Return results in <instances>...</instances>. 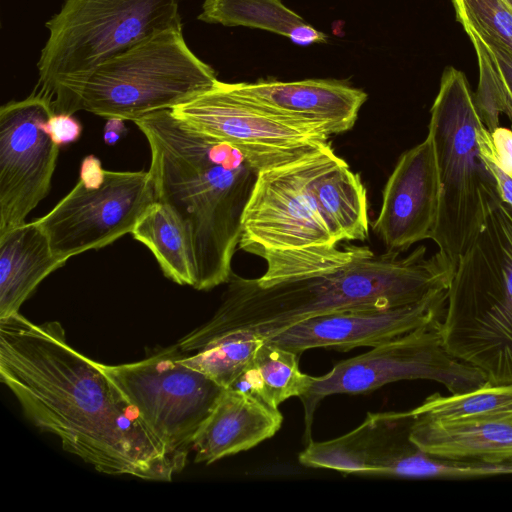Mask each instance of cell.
<instances>
[{
	"instance_id": "6da1fadb",
	"label": "cell",
	"mask_w": 512,
	"mask_h": 512,
	"mask_svg": "<svg viewBox=\"0 0 512 512\" xmlns=\"http://www.w3.org/2000/svg\"><path fill=\"white\" fill-rule=\"evenodd\" d=\"M0 379L33 424L98 472L171 481L177 469L99 362L70 346L57 321L0 319Z\"/></svg>"
},
{
	"instance_id": "7a4b0ae2",
	"label": "cell",
	"mask_w": 512,
	"mask_h": 512,
	"mask_svg": "<svg viewBox=\"0 0 512 512\" xmlns=\"http://www.w3.org/2000/svg\"><path fill=\"white\" fill-rule=\"evenodd\" d=\"M454 268L425 246L408 255L368 246L344 265L300 278L260 285L231 273L213 316L177 342L192 354L211 340L235 331L265 339L303 320L347 309L389 308L417 302L449 288Z\"/></svg>"
},
{
	"instance_id": "3957f363",
	"label": "cell",
	"mask_w": 512,
	"mask_h": 512,
	"mask_svg": "<svg viewBox=\"0 0 512 512\" xmlns=\"http://www.w3.org/2000/svg\"><path fill=\"white\" fill-rule=\"evenodd\" d=\"M134 123L150 147L148 171L156 201L174 213L186 233L193 288L227 283L258 167L239 148L196 131L171 109Z\"/></svg>"
},
{
	"instance_id": "277c9868",
	"label": "cell",
	"mask_w": 512,
	"mask_h": 512,
	"mask_svg": "<svg viewBox=\"0 0 512 512\" xmlns=\"http://www.w3.org/2000/svg\"><path fill=\"white\" fill-rule=\"evenodd\" d=\"M443 343L492 385H512V205L501 200L460 258L440 323Z\"/></svg>"
},
{
	"instance_id": "5b68a950",
	"label": "cell",
	"mask_w": 512,
	"mask_h": 512,
	"mask_svg": "<svg viewBox=\"0 0 512 512\" xmlns=\"http://www.w3.org/2000/svg\"><path fill=\"white\" fill-rule=\"evenodd\" d=\"M214 69L187 45L183 28L158 32L108 59L79 82L55 93L54 113L83 110L135 121L172 109L212 88Z\"/></svg>"
},
{
	"instance_id": "8992f818",
	"label": "cell",
	"mask_w": 512,
	"mask_h": 512,
	"mask_svg": "<svg viewBox=\"0 0 512 512\" xmlns=\"http://www.w3.org/2000/svg\"><path fill=\"white\" fill-rule=\"evenodd\" d=\"M482 125L465 74L447 66L428 125L441 184L439 214L431 239L454 270L490 210L502 200L477 142V130Z\"/></svg>"
},
{
	"instance_id": "52a82bcc",
	"label": "cell",
	"mask_w": 512,
	"mask_h": 512,
	"mask_svg": "<svg viewBox=\"0 0 512 512\" xmlns=\"http://www.w3.org/2000/svg\"><path fill=\"white\" fill-rule=\"evenodd\" d=\"M45 26L34 89L50 99L144 39L183 28L177 0H64Z\"/></svg>"
},
{
	"instance_id": "ba28073f",
	"label": "cell",
	"mask_w": 512,
	"mask_h": 512,
	"mask_svg": "<svg viewBox=\"0 0 512 512\" xmlns=\"http://www.w3.org/2000/svg\"><path fill=\"white\" fill-rule=\"evenodd\" d=\"M186 354L176 343L136 362L99 363L165 445L177 472L184 468L198 429L224 390L185 365Z\"/></svg>"
},
{
	"instance_id": "9c48e42d",
	"label": "cell",
	"mask_w": 512,
	"mask_h": 512,
	"mask_svg": "<svg viewBox=\"0 0 512 512\" xmlns=\"http://www.w3.org/2000/svg\"><path fill=\"white\" fill-rule=\"evenodd\" d=\"M440 323L438 319L420 326L337 363L322 376H312L310 388L300 397L305 413V438L311 441L313 414L319 402L329 395L368 393L400 380L435 381L450 394L485 384L487 380L479 370L447 351Z\"/></svg>"
},
{
	"instance_id": "30bf717a",
	"label": "cell",
	"mask_w": 512,
	"mask_h": 512,
	"mask_svg": "<svg viewBox=\"0 0 512 512\" xmlns=\"http://www.w3.org/2000/svg\"><path fill=\"white\" fill-rule=\"evenodd\" d=\"M171 111L196 131L239 148L259 171L329 144L330 135L322 127L279 114L220 80Z\"/></svg>"
},
{
	"instance_id": "8fae6325",
	"label": "cell",
	"mask_w": 512,
	"mask_h": 512,
	"mask_svg": "<svg viewBox=\"0 0 512 512\" xmlns=\"http://www.w3.org/2000/svg\"><path fill=\"white\" fill-rule=\"evenodd\" d=\"M321 148L259 171L242 219L240 249L258 256L265 251L338 244L313 184Z\"/></svg>"
},
{
	"instance_id": "7c38bea8",
	"label": "cell",
	"mask_w": 512,
	"mask_h": 512,
	"mask_svg": "<svg viewBox=\"0 0 512 512\" xmlns=\"http://www.w3.org/2000/svg\"><path fill=\"white\" fill-rule=\"evenodd\" d=\"M156 202L149 171L105 170L95 189L78 180L47 214L36 219L48 237L53 254L62 262L87 250L107 246L132 233Z\"/></svg>"
},
{
	"instance_id": "4fadbf2b",
	"label": "cell",
	"mask_w": 512,
	"mask_h": 512,
	"mask_svg": "<svg viewBox=\"0 0 512 512\" xmlns=\"http://www.w3.org/2000/svg\"><path fill=\"white\" fill-rule=\"evenodd\" d=\"M53 113L36 89L0 108V234L25 223L50 191L60 148L46 128Z\"/></svg>"
},
{
	"instance_id": "5bb4252c",
	"label": "cell",
	"mask_w": 512,
	"mask_h": 512,
	"mask_svg": "<svg viewBox=\"0 0 512 512\" xmlns=\"http://www.w3.org/2000/svg\"><path fill=\"white\" fill-rule=\"evenodd\" d=\"M447 297L448 288L407 305L327 313L298 322L266 340L298 354L320 347L340 351L375 347L442 319Z\"/></svg>"
},
{
	"instance_id": "9a60e30c",
	"label": "cell",
	"mask_w": 512,
	"mask_h": 512,
	"mask_svg": "<svg viewBox=\"0 0 512 512\" xmlns=\"http://www.w3.org/2000/svg\"><path fill=\"white\" fill-rule=\"evenodd\" d=\"M441 184L432 138H426L398 159L382 193L373 229L389 251H405L431 239L436 227Z\"/></svg>"
},
{
	"instance_id": "2e32d148",
	"label": "cell",
	"mask_w": 512,
	"mask_h": 512,
	"mask_svg": "<svg viewBox=\"0 0 512 512\" xmlns=\"http://www.w3.org/2000/svg\"><path fill=\"white\" fill-rule=\"evenodd\" d=\"M410 411L368 413L365 420L337 438L310 441L298 460L307 467L345 474L412 477L420 449L410 440Z\"/></svg>"
},
{
	"instance_id": "e0dca14e",
	"label": "cell",
	"mask_w": 512,
	"mask_h": 512,
	"mask_svg": "<svg viewBox=\"0 0 512 512\" xmlns=\"http://www.w3.org/2000/svg\"><path fill=\"white\" fill-rule=\"evenodd\" d=\"M241 96L279 114L322 127L329 135L350 130L367 94L331 79L228 83Z\"/></svg>"
},
{
	"instance_id": "ac0fdd59",
	"label": "cell",
	"mask_w": 512,
	"mask_h": 512,
	"mask_svg": "<svg viewBox=\"0 0 512 512\" xmlns=\"http://www.w3.org/2000/svg\"><path fill=\"white\" fill-rule=\"evenodd\" d=\"M283 422L281 412L243 392L224 389L198 429L195 462L211 464L271 438Z\"/></svg>"
},
{
	"instance_id": "d6986e66",
	"label": "cell",
	"mask_w": 512,
	"mask_h": 512,
	"mask_svg": "<svg viewBox=\"0 0 512 512\" xmlns=\"http://www.w3.org/2000/svg\"><path fill=\"white\" fill-rule=\"evenodd\" d=\"M410 440L442 458L512 463V411L455 420L413 416Z\"/></svg>"
},
{
	"instance_id": "ffe728a7",
	"label": "cell",
	"mask_w": 512,
	"mask_h": 512,
	"mask_svg": "<svg viewBox=\"0 0 512 512\" xmlns=\"http://www.w3.org/2000/svg\"><path fill=\"white\" fill-rule=\"evenodd\" d=\"M64 264L35 220L0 234V319L18 313L40 282Z\"/></svg>"
},
{
	"instance_id": "44dd1931",
	"label": "cell",
	"mask_w": 512,
	"mask_h": 512,
	"mask_svg": "<svg viewBox=\"0 0 512 512\" xmlns=\"http://www.w3.org/2000/svg\"><path fill=\"white\" fill-rule=\"evenodd\" d=\"M197 19L227 27L265 30L303 46L327 41L323 32L307 23L282 0H204Z\"/></svg>"
},
{
	"instance_id": "7402d4cb",
	"label": "cell",
	"mask_w": 512,
	"mask_h": 512,
	"mask_svg": "<svg viewBox=\"0 0 512 512\" xmlns=\"http://www.w3.org/2000/svg\"><path fill=\"white\" fill-rule=\"evenodd\" d=\"M299 355L265 339L230 388L278 409L287 399L303 396L311 386L312 376L299 368Z\"/></svg>"
},
{
	"instance_id": "603a6c76",
	"label": "cell",
	"mask_w": 512,
	"mask_h": 512,
	"mask_svg": "<svg viewBox=\"0 0 512 512\" xmlns=\"http://www.w3.org/2000/svg\"><path fill=\"white\" fill-rule=\"evenodd\" d=\"M131 234L149 248L167 278L179 285L194 286V266L186 233L167 206L156 201Z\"/></svg>"
},
{
	"instance_id": "cb8c5ba5",
	"label": "cell",
	"mask_w": 512,
	"mask_h": 512,
	"mask_svg": "<svg viewBox=\"0 0 512 512\" xmlns=\"http://www.w3.org/2000/svg\"><path fill=\"white\" fill-rule=\"evenodd\" d=\"M264 341L265 338L251 332H230L186 354L182 362L227 389L247 368Z\"/></svg>"
},
{
	"instance_id": "d4e9b609",
	"label": "cell",
	"mask_w": 512,
	"mask_h": 512,
	"mask_svg": "<svg viewBox=\"0 0 512 512\" xmlns=\"http://www.w3.org/2000/svg\"><path fill=\"white\" fill-rule=\"evenodd\" d=\"M512 411V385L480 387L448 396L439 393L428 396L410 410L412 416L435 420H455Z\"/></svg>"
},
{
	"instance_id": "484cf974",
	"label": "cell",
	"mask_w": 512,
	"mask_h": 512,
	"mask_svg": "<svg viewBox=\"0 0 512 512\" xmlns=\"http://www.w3.org/2000/svg\"><path fill=\"white\" fill-rule=\"evenodd\" d=\"M463 28L501 45L512 55V10L503 0H451Z\"/></svg>"
},
{
	"instance_id": "4316f807",
	"label": "cell",
	"mask_w": 512,
	"mask_h": 512,
	"mask_svg": "<svg viewBox=\"0 0 512 512\" xmlns=\"http://www.w3.org/2000/svg\"><path fill=\"white\" fill-rule=\"evenodd\" d=\"M477 142L481 156L496 180L503 201L512 205V176L501 166L495 154L491 133L482 125L477 130Z\"/></svg>"
},
{
	"instance_id": "83f0119b",
	"label": "cell",
	"mask_w": 512,
	"mask_h": 512,
	"mask_svg": "<svg viewBox=\"0 0 512 512\" xmlns=\"http://www.w3.org/2000/svg\"><path fill=\"white\" fill-rule=\"evenodd\" d=\"M46 128L53 142L59 147L77 141L82 133L81 123L67 113H53Z\"/></svg>"
},
{
	"instance_id": "f1b7e54d",
	"label": "cell",
	"mask_w": 512,
	"mask_h": 512,
	"mask_svg": "<svg viewBox=\"0 0 512 512\" xmlns=\"http://www.w3.org/2000/svg\"><path fill=\"white\" fill-rule=\"evenodd\" d=\"M491 137L498 161L512 176V130L499 126L491 133Z\"/></svg>"
},
{
	"instance_id": "f546056e",
	"label": "cell",
	"mask_w": 512,
	"mask_h": 512,
	"mask_svg": "<svg viewBox=\"0 0 512 512\" xmlns=\"http://www.w3.org/2000/svg\"><path fill=\"white\" fill-rule=\"evenodd\" d=\"M478 37L491 53L506 84V87L512 96V55L509 54L501 45L495 41L480 35H478Z\"/></svg>"
},
{
	"instance_id": "4dcf8cb0",
	"label": "cell",
	"mask_w": 512,
	"mask_h": 512,
	"mask_svg": "<svg viewBox=\"0 0 512 512\" xmlns=\"http://www.w3.org/2000/svg\"><path fill=\"white\" fill-rule=\"evenodd\" d=\"M105 179L101 161L94 155H87L81 162L79 180L91 189L100 187Z\"/></svg>"
},
{
	"instance_id": "1f68e13d",
	"label": "cell",
	"mask_w": 512,
	"mask_h": 512,
	"mask_svg": "<svg viewBox=\"0 0 512 512\" xmlns=\"http://www.w3.org/2000/svg\"><path fill=\"white\" fill-rule=\"evenodd\" d=\"M123 119L109 118L104 127L103 139L107 145L116 144L122 137H124L128 129L124 124Z\"/></svg>"
},
{
	"instance_id": "d6a6232c",
	"label": "cell",
	"mask_w": 512,
	"mask_h": 512,
	"mask_svg": "<svg viewBox=\"0 0 512 512\" xmlns=\"http://www.w3.org/2000/svg\"><path fill=\"white\" fill-rule=\"evenodd\" d=\"M494 113L498 117L502 114L506 115L512 123V96L508 89L496 100L494 104Z\"/></svg>"
},
{
	"instance_id": "836d02e7",
	"label": "cell",
	"mask_w": 512,
	"mask_h": 512,
	"mask_svg": "<svg viewBox=\"0 0 512 512\" xmlns=\"http://www.w3.org/2000/svg\"><path fill=\"white\" fill-rule=\"evenodd\" d=\"M507 6L512 10V0H503Z\"/></svg>"
}]
</instances>
